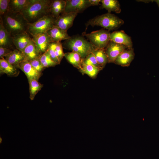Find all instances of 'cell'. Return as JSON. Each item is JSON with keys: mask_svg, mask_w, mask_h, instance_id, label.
Returning a JSON list of instances; mask_svg holds the SVG:
<instances>
[{"mask_svg": "<svg viewBox=\"0 0 159 159\" xmlns=\"http://www.w3.org/2000/svg\"><path fill=\"white\" fill-rule=\"evenodd\" d=\"M32 38L41 55L47 51L51 42L47 32L39 33Z\"/></svg>", "mask_w": 159, "mask_h": 159, "instance_id": "30bf717a", "label": "cell"}, {"mask_svg": "<svg viewBox=\"0 0 159 159\" xmlns=\"http://www.w3.org/2000/svg\"><path fill=\"white\" fill-rule=\"evenodd\" d=\"M124 23V21L114 14L107 13L90 19L86 24V28L91 25L100 26L108 31L116 29Z\"/></svg>", "mask_w": 159, "mask_h": 159, "instance_id": "277c9868", "label": "cell"}, {"mask_svg": "<svg viewBox=\"0 0 159 159\" xmlns=\"http://www.w3.org/2000/svg\"><path fill=\"white\" fill-rule=\"evenodd\" d=\"M9 0H0V16H2L9 11Z\"/></svg>", "mask_w": 159, "mask_h": 159, "instance_id": "4dcf8cb0", "label": "cell"}, {"mask_svg": "<svg viewBox=\"0 0 159 159\" xmlns=\"http://www.w3.org/2000/svg\"><path fill=\"white\" fill-rule=\"evenodd\" d=\"M29 83V98L31 100H33L37 93L41 90L43 85L35 79L30 80Z\"/></svg>", "mask_w": 159, "mask_h": 159, "instance_id": "d4e9b609", "label": "cell"}, {"mask_svg": "<svg viewBox=\"0 0 159 159\" xmlns=\"http://www.w3.org/2000/svg\"><path fill=\"white\" fill-rule=\"evenodd\" d=\"M4 58L10 64L17 68L20 64L26 60L23 54L16 49L11 51Z\"/></svg>", "mask_w": 159, "mask_h": 159, "instance_id": "e0dca14e", "label": "cell"}, {"mask_svg": "<svg viewBox=\"0 0 159 159\" xmlns=\"http://www.w3.org/2000/svg\"><path fill=\"white\" fill-rule=\"evenodd\" d=\"M13 39L16 49L21 53L32 40L31 36L27 32L15 35Z\"/></svg>", "mask_w": 159, "mask_h": 159, "instance_id": "9a60e30c", "label": "cell"}, {"mask_svg": "<svg viewBox=\"0 0 159 159\" xmlns=\"http://www.w3.org/2000/svg\"><path fill=\"white\" fill-rule=\"evenodd\" d=\"M47 51L49 54L52 59L53 61L57 63L58 64H60V62L55 53L54 42L50 43Z\"/></svg>", "mask_w": 159, "mask_h": 159, "instance_id": "1f68e13d", "label": "cell"}, {"mask_svg": "<svg viewBox=\"0 0 159 159\" xmlns=\"http://www.w3.org/2000/svg\"><path fill=\"white\" fill-rule=\"evenodd\" d=\"M64 57L74 67L79 69L81 68L83 59L78 53L72 51L64 53Z\"/></svg>", "mask_w": 159, "mask_h": 159, "instance_id": "7402d4cb", "label": "cell"}, {"mask_svg": "<svg viewBox=\"0 0 159 159\" xmlns=\"http://www.w3.org/2000/svg\"><path fill=\"white\" fill-rule=\"evenodd\" d=\"M78 13L77 12L63 13L56 19L54 25L61 29L67 31L73 24V21Z\"/></svg>", "mask_w": 159, "mask_h": 159, "instance_id": "52a82bcc", "label": "cell"}, {"mask_svg": "<svg viewBox=\"0 0 159 159\" xmlns=\"http://www.w3.org/2000/svg\"><path fill=\"white\" fill-rule=\"evenodd\" d=\"M127 48L128 49L123 45L110 40L107 46L104 49L108 58V63H114L117 57Z\"/></svg>", "mask_w": 159, "mask_h": 159, "instance_id": "9c48e42d", "label": "cell"}, {"mask_svg": "<svg viewBox=\"0 0 159 159\" xmlns=\"http://www.w3.org/2000/svg\"><path fill=\"white\" fill-rule=\"evenodd\" d=\"M133 49H127L121 53L116 58L114 63L123 67H127L134 59Z\"/></svg>", "mask_w": 159, "mask_h": 159, "instance_id": "2e32d148", "label": "cell"}, {"mask_svg": "<svg viewBox=\"0 0 159 159\" xmlns=\"http://www.w3.org/2000/svg\"><path fill=\"white\" fill-rule=\"evenodd\" d=\"M39 59L43 66L45 68L58 64L52 60L47 51L40 56Z\"/></svg>", "mask_w": 159, "mask_h": 159, "instance_id": "4316f807", "label": "cell"}, {"mask_svg": "<svg viewBox=\"0 0 159 159\" xmlns=\"http://www.w3.org/2000/svg\"><path fill=\"white\" fill-rule=\"evenodd\" d=\"M32 1V0H9V11L21 13Z\"/></svg>", "mask_w": 159, "mask_h": 159, "instance_id": "ffe728a7", "label": "cell"}, {"mask_svg": "<svg viewBox=\"0 0 159 159\" xmlns=\"http://www.w3.org/2000/svg\"><path fill=\"white\" fill-rule=\"evenodd\" d=\"M18 68L24 72L29 82L34 79L38 81L42 74V73L37 71L32 66L29 62L26 60L20 64Z\"/></svg>", "mask_w": 159, "mask_h": 159, "instance_id": "7c38bea8", "label": "cell"}, {"mask_svg": "<svg viewBox=\"0 0 159 159\" xmlns=\"http://www.w3.org/2000/svg\"><path fill=\"white\" fill-rule=\"evenodd\" d=\"M52 42H59L69 39L71 37L69 35L67 31L63 30L54 25L47 32Z\"/></svg>", "mask_w": 159, "mask_h": 159, "instance_id": "5bb4252c", "label": "cell"}, {"mask_svg": "<svg viewBox=\"0 0 159 159\" xmlns=\"http://www.w3.org/2000/svg\"><path fill=\"white\" fill-rule=\"evenodd\" d=\"M54 48L55 54L60 63L64 53L63 50L62 43L61 42H54Z\"/></svg>", "mask_w": 159, "mask_h": 159, "instance_id": "f1b7e54d", "label": "cell"}, {"mask_svg": "<svg viewBox=\"0 0 159 159\" xmlns=\"http://www.w3.org/2000/svg\"><path fill=\"white\" fill-rule=\"evenodd\" d=\"M56 19L49 14L33 23H29L27 32L31 37L39 33L47 32L54 25Z\"/></svg>", "mask_w": 159, "mask_h": 159, "instance_id": "5b68a950", "label": "cell"}, {"mask_svg": "<svg viewBox=\"0 0 159 159\" xmlns=\"http://www.w3.org/2000/svg\"><path fill=\"white\" fill-rule=\"evenodd\" d=\"M66 5L64 13H81L91 6L89 0H65Z\"/></svg>", "mask_w": 159, "mask_h": 159, "instance_id": "ba28073f", "label": "cell"}, {"mask_svg": "<svg viewBox=\"0 0 159 159\" xmlns=\"http://www.w3.org/2000/svg\"><path fill=\"white\" fill-rule=\"evenodd\" d=\"M0 47L14 50L16 48L13 42V37L4 27L1 17L0 16Z\"/></svg>", "mask_w": 159, "mask_h": 159, "instance_id": "4fadbf2b", "label": "cell"}, {"mask_svg": "<svg viewBox=\"0 0 159 159\" xmlns=\"http://www.w3.org/2000/svg\"><path fill=\"white\" fill-rule=\"evenodd\" d=\"M66 5L65 0H52L50 7V14L57 19L64 13Z\"/></svg>", "mask_w": 159, "mask_h": 159, "instance_id": "44dd1931", "label": "cell"}, {"mask_svg": "<svg viewBox=\"0 0 159 159\" xmlns=\"http://www.w3.org/2000/svg\"><path fill=\"white\" fill-rule=\"evenodd\" d=\"M17 68L9 62L4 58L0 59V73L11 77L16 76L19 74Z\"/></svg>", "mask_w": 159, "mask_h": 159, "instance_id": "d6986e66", "label": "cell"}, {"mask_svg": "<svg viewBox=\"0 0 159 159\" xmlns=\"http://www.w3.org/2000/svg\"><path fill=\"white\" fill-rule=\"evenodd\" d=\"M92 53L95 56L98 63L103 68L109 61L104 49H97Z\"/></svg>", "mask_w": 159, "mask_h": 159, "instance_id": "cb8c5ba5", "label": "cell"}, {"mask_svg": "<svg viewBox=\"0 0 159 159\" xmlns=\"http://www.w3.org/2000/svg\"><path fill=\"white\" fill-rule=\"evenodd\" d=\"M80 70L83 74H86L92 78L95 77L100 70L99 69L94 66L85 64L83 63Z\"/></svg>", "mask_w": 159, "mask_h": 159, "instance_id": "484cf974", "label": "cell"}, {"mask_svg": "<svg viewBox=\"0 0 159 159\" xmlns=\"http://www.w3.org/2000/svg\"><path fill=\"white\" fill-rule=\"evenodd\" d=\"M91 6H96L99 5L101 0H89Z\"/></svg>", "mask_w": 159, "mask_h": 159, "instance_id": "836d02e7", "label": "cell"}, {"mask_svg": "<svg viewBox=\"0 0 159 159\" xmlns=\"http://www.w3.org/2000/svg\"><path fill=\"white\" fill-rule=\"evenodd\" d=\"M32 66L38 72L42 73L45 69L43 66L39 57L29 62Z\"/></svg>", "mask_w": 159, "mask_h": 159, "instance_id": "f546056e", "label": "cell"}, {"mask_svg": "<svg viewBox=\"0 0 159 159\" xmlns=\"http://www.w3.org/2000/svg\"><path fill=\"white\" fill-rule=\"evenodd\" d=\"M109 31L101 29L90 33L84 32L90 42L97 49H104L108 45L110 41Z\"/></svg>", "mask_w": 159, "mask_h": 159, "instance_id": "8992f818", "label": "cell"}, {"mask_svg": "<svg viewBox=\"0 0 159 159\" xmlns=\"http://www.w3.org/2000/svg\"><path fill=\"white\" fill-rule=\"evenodd\" d=\"M0 16L4 27L12 37L27 32L29 23L21 13L9 11Z\"/></svg>", "mask_w": 159, "mask_h": 159, "instance_id": "6da1fadb", "label": "cell"}, {"mask_svg": "<svg viewBox=\"0 0 159 159\" xmlns=\"http://www.w3.org/2000/svg\"><path fill=\"white\" fill-rule=\"evenodd\" d=\"M154 1L158 5V7L159 8V0H154Z\"/></svg>", "mask_w": 159, "mask_h": 159, "instance_id": "e575fe53", "label": "cell"}, {"mask_svg": "<svg viewBox=\"0 0 159 159\" xmlns=\"http://www.w3.org/2000/svg\"><path fill=\"white\" fill-rule=\"evenodd\" d=\"M22 53L26 60L29 62L40 57L41 55L36 45L32 39Z\"/></svg>", "mask_w": 159, "mask_h": 159, "instance_id": "ac0fdd59", "label": "cell"}, {"mask_svg": "<svg viewBox=\"0 0 159 159\" xmlns=\"http://www.w3.org/2000/svg\"><path fill=\"white\" fill-rule=\"evenodd\" d=\"M83 63L96 67L100 70L103 68L97 62L94 55L91 53L88 55L83 59Z\"/></svg>", "mask_w": 159, "mask_h": 159, "instance_id": "83f0119b", "label": "cell"}, {"mask_svg": "<svg viewBox=\"0 0 159 159\" xmlns=\"http://www.w3.org/2000/svg\"><path fill=\"white\" fill-rule=\"evenodd\" d=\"M13 50L11 49L0 47V59L4 58L6 55Z\"/></svg>", "mask_w": 159, "mask_h": 159, "instance_id": "d6a6232c", "label": "cell"}, {"mask_svg": "<svg viewBox=\"0 0 159 159\" xmlns=\"http://www.w3.org/2000/svg\"><path fill=\"white\" fill-rule=\"evenodd\" d=\"M52 0H32L21 13L29 23H32L49 15Z\"/></svg>", "mask_w": 159, "mask_h": 159, "instance_id": "7a4b0ae2", "label": "cell"}, {"mask_svg": "<svg viewBox=\"0 0 159 159\" xmlns=\"http://www.w3.org/2000/svg\"><path fill=\"white\" fill-rule=\"evenodd\" d=\"M102 7L107 10L108 13L111 11L120 13L121 11L119 2L117 0H101Z\"/></svg>", "mask_w": 159, "mask_h": 159, "instance_id": "603a6c76", "label": "cell"}, {"mask_svg": "<svg viewBox=\"0 0 159 159\" xmlns=\"http://www.w3.org/2000/svg\"><path fill=\"white\" fill-rule=\"evenodd\" d=\"M2 141V139L1 138V137L0 136V144H1Z\"/></svg>", "mask_w": 159, "mask_h": 159, "instance_id": "d590c367", "label": "cell"}, {"mask_svg": "<svg viewBox=\"0 0 159 159\" xmlns=\"http://www.w3.org/2000/svg\"><path fill=\"white\" fill-rule=\"evenodd\" d=\"M63 47L78 53L83 59L97 49L90 42L80 36L71 37L62 43Z\"/></svg>", "mask_w": 159, "mask_h": 159, "instance_id": "3957f363", "label": "cell"}, {"mask_svg": "<svg viewBox=\"0 0 159 159\" xmlns=\"http://www.w3.org/2000/svg\"><path fill=\"white\" fill-rule=\"evenodd\" d=\"M110 39L115 43L125 45L128 49L132 48V43L130 37L122 31H115L110 33Z\"/></svg>", "mask_w": 159, "mask_h": 159, "instance_id": "8fae6325", "label": "cell"}]
</instances>
